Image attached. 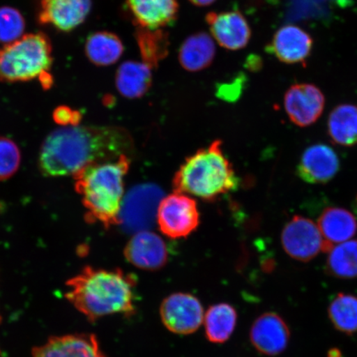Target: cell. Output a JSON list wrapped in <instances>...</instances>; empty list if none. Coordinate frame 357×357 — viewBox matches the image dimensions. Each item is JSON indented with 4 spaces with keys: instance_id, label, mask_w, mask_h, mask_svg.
I'll list each match as a JSON object with an SVG mask.
<instances>
[{
    "instance_id": "6da1fadb",
    "label": "cell",
    "mask_w": 357,
    "mask_h": 357,
    "mask_svg": "<svg viewBox=\"0 0 357 357\" xmlns=\"http://www.w3.org/2000/svg\"><path fill=\"white\" fill-rule=\"evenodd\" d=\"M132 150V138L123 128L61 127L44 141L39 166L47 176H75L91 165L129 155Z\"/></svg>"
},
{
    "instance_id": "7a4b0ae2",
    "label": "cell",
    "mask_w": 357,
    "mask_h": 357,
    "mask_svg": "<svg viewBox=\"0 0 357 357\" xmlns=\"http://www.w3.org/2000/svg\"><path fill=\"white\" fill-rule=\"evenodd\" d=\"M136 278L121 270L88 266L67 281L66 298L91 322L112 314L131 317L136 312Z\"/></svg>"
},
{
    "instance_id": "3957f363",
    "label": "cell",
    "mask_w": 357,
    "mask_h": 357,
    "mask_svg": "<svg viewBox=\"0 0 357 357\" xmlns=\"http://www.w3.org/2000/svg\"><path fill=\"white\" fill-rule=\"evenodd\" d=\"M130 167L128 155L87 167L75 176L88 220L105 227L118 225L123 199L124 178Z\"/></svg>"
},
{
    "instance_id": "277c9868",
    "label": "cell",
    "mask_w": 357,
    "mask_h": 357,
    "mask_svg": "<svg viewBox=\"0 0 357 357\" xmlns=\"http://www.w3.org/2000/svg\"><path fill=\"white\" fill-rule=\"evenodd\" d=\"M176 191L204 200H213L234 190L238 178L223 153L220 141L185 160L174 177Z\"/></svg>"
},
{
    "instance_id": "5b68a950",
    "label": "cell",
    "mask_w": 357,
    "mask_h": 357,
    "mask_svg": "<svg viewBox=\"0 0 357 357\" xmlns=\"http://www.w3.org/2000/svg\"><path fill=\"white\" fill-rule=\"evenodd\" d=\"M50 39L31 33L0 48V82H26L48 73L52 65Z\"/></svg>"
},
{
    "instance_id": "8992f818",
    "label": "cell",
    "mask_w": 357,
    "mask_h": 357,
    "mask_svg": "<svg viewBox=\"0 0 357 357\" xmlns=\"http://www.w3.org/2000/svg\"><path fill=\"white\" fill-rule=\"evenodd\" d=\"M162 199L163 192L158 186L145 184L134 187L123 197L118 225L134 234L149 230L158 218Z\"/></svg>"
},
{
    "instance_id": "52a82bcc",
    "label": "cell",
    "mask_w": 357,
    "mask_h": 357,
    "mask_svg": "<svg viewBox=\"0 0 357 357\" xmlns=\"http://www.w3.org/2000/svg\"><path fill=\"white\" fill-rule=\"evenodd\" d=\"M156 220L160 230L168 238H185L199 226L197 204L191 196L176 191L162 199Z\"/></svg>"
},
{
    "instance_id": "ba28073f",
    "label": "cell",
    "mask_w": 357,
    "mask_h": 357,
    "mask_svg": "<svg viewBox=\"0 0 357 357\" xmlns=\"http://www.w3.org/2000/svg\"><path fill=\"white\" fill-rule=\"evenodd\" d=\"M281 243L284 252L297 261H309L333 245L326 241L319 227L310 220L294 216L284 227Z\"/></svg>"
},
{
    "instance_id": "9c48e42d",
    "label": "cell",
    "mask_w": 357,
    "mask_h": 357,
    "mask_svg": "<svg viewBox=\"0 0 357 357\" xmlns=\"http://www.w3.org/2000/svg\"><path fill=\"white\" fill-rule=\"evenodd\" d=\"M160 315L169 331L180 335L197 331L204 318L202 303L195 296L185 293L172 294L165 298Z\"/></svg>"
},
{
    "instance_id": "30bf717a",
    "label": "cell",
    "mask_w": 357,
    "mask_h": 357,
    "mask_svg": "<svg viewBox=\"0 0 357 357\" xmlns=\"http://www.w3.org/2000/svg\"><path fill=\"white\" fill-rule=\"evenodd\" d=\"M324 105L323 92L314 84H294L285 93V111L290 121L298 127L314 124L322 115Z\"/></svg>"
},
{
    "instance_id": "8fae6325",
    "label": "cell",
    "mask_w": 357,
    "mask_h": 357,
    "mask_svg": "<svg viewBox=\"0 0 357 357\" xmlns=\"http://www.w3.org/2000/svg\"><path fill=\"white\" fill-rule=\"evenodd\" d=\"M91 8L92 0H41L38 20L68 33L83 24Z\"/></svg>"
},
{
    "instance_id": "7c38bea8",
    "label": "cell",
    "mask_w": 357,
    "mask_h": 357,
    "mask_svg": "<svg viewBox=\"0 0 357 357\" xmlns=\"http://www.w3.org/2000/svg\"><path fill=\"white\" fill-rule=\"evenodd\" d=\"M125 257L132 265L145 271H156L167 264L168 250L160 236L149 230L138 231L129 241Z\"/></svg>"
},
{
    "instance_id": "4fadbf2b",
    "label": "cell",
    "mask_w": 357,
    "mask_h": 357,
    "mask_svg": "<svg viewBox=\"0 0 357 357\" xmlns=\"http://www.w3.org/2000/svg\"><path fill=\"white\" fill-rule=\"evenodd\" d=\"M290 337L288 325L275 312H266L253 323L250 338L261 354L273 356L287 349Z\"/></svg>"
},
{
    "instance_id": "5bb4252c",
    "label": "cell",
    "mask_w": 357,
    "mask_h": 357,
    "mask_svg": "<svg viewBox=\"0 0 357 357\" xmlns=\"http://www.w3.org/2000/svg\"><path fill=\"white\" fill-rule=\"evenodd\" d=\"M206 20L213 38L229 50H240L251 39L252 31L248 22L238 11L211 13Z\"/></svg>"
},
{
    "instance_id": "9a60e30c",
    "label": "cell",
    "mask_w": 357,
    "mask_h": 357,
    "mask_svg": "<svg viewBox=\"0 0 357 357\" xmlns=\"http://www.w3.org/2000/svg\"><path fill=\"white\" fill-rule=\"evenodd\" d=\"M32 357H107L93 334L75 333L49 338L35 347Z\"/></svg>"
},
{
    "instance_id": "2e32d148",
    "label": "cell",
    "mask_w": 357,
    "mask_h": 357,
    "mask_svg": "<svg viewBox=\"0 0 357 357\" xmlns=\"http://www.w3.org/2000/svg\"><path fill=\"white\" fill-rule=\"evenodd\" d=\"M340 162L335 151L327 145L311 146L303 153L297 167V175L310 184H325L339 171Z\"/></svg>"
},
{
    "instance_id": "e0dca14e",
    "label": "cell",
    "mask_w": 357,
    "mask_h": 357,
    "mask_svg": "<svg viewBox=\"0 0 357 357\" xmlns=\"http://www.w3.org/2000/svg\"><path fill=\"white\" fill-rule=\"evenodd\" d=\"M312 47L309 33L298 26L288 25L276 32L268 50L284 63L296 64L309 57Z\"/></svg>"
},
{
    "instance_id": "ac0fdd59",
    "label": "cell",
    "mask_w": 357,
    "mask_h": 357,
    "mask_svg": "<svg viewBox=\"0 0 357 357\" xmlns=\"http://www.w3.org/2000/svg\"><path fill=\"white\" fill-rule=\"evenodd\" d=\"M132 20L141 29H162L175 21L177 0H126Z\"/></svg>"
},
{
    "instance_id": "d6986e66",
    "label": "cell",
    "mask_w": 357,
    "mask_h": 357,
    "mask_svg": "<svg viewBox=\"0 0 357 357\" xmlns=\"http://www.w3.org/2000/svg\"><path fill=\"white\" fill-rule=\"evenodd\" d=\"M151 69L144 61L123 62L116 73L115 84L119 92L130 100L144 96L153 82Z\"/></svg>"
},
{
    "instance_id": "ffe728a7",
    "label": "cell",
    "mask_w": 357,
    "mask_h": 357,
    "mask_svg": "<svg viewBox=\"0 0 357 357\" xmlns=\"http://www.w3.org/2000/svg\"><path fill=\"white\" fill-rule=\"evenodd\" d=\"M215 53V43L211 36L205 33H195L182 43L178 51V61L183 68L196 73L211 66Z\"/></svg>"
},
{
    "instance_id": "44dd1931",
    "label": "cell",
    "mask_w": 357,
    "mask_h": 357,
    "mask_svg": "<svg viewBox=\"0 0 357 357\" xmlns=\"http://www.w3.org/2000/svg\"><path fill=\"white\" fill-rule=\"evenodd\" d=\"M319 229L328 243H342L350 240L357 231L354 214L345 208H326L319 218Z\"/></svg>"
},
{
    "instance_id": "7402d4cb",
    "label": "cell",
    "mask_w": 357,
    "mask_h": 357,
    "mask_svg": "<svg viewBox=\"0 0 357 357\" xmlns=\"http://www.w3.org/2000/svg\"><path fill=\"white\" fill-rule=\"evenodd\" d=\"M124 52L123 44L117 35L101 31L89 35L86 43V54L93 65L109 66L116 63Z\"/></svg>"
},
{
    "instance_id": "603a6c76",
    "label": "cell",
    "mask_w": 357,
    "mask_h": 357,
    "mask_svg": "<svg viewBox=\"0 0 357 357\" xmlns=\"http://www.w3.org/2000/svg\"><path fill=\"white\" fill-rule=\"evenodd\" d=\"M328 132L335 144L352 146L357 144V106L341 105L330 114Z\"/></svg>"
},
{
    "instance_id": "cb8c5ba5",
    "label": "cell",
    "mask_w": 357,
    "mask_h": 357,
    "mask_svg": "<svg viewBox=\"0 0 357 357\" xmlns=\"http://www.w3.org/2000/svg\"><path fill=\"white\" fill-rule=\"evenodd\" d=\"M205 334L213 343H225L234 333L238 314L229 303H218L209 307L204 315Z\"/></svg>"
},
{
    "instance_id": "d4e9b609",
    "label": "cell",
    "mask_w": 357,
    "mask_h": 357,
    "mask_svg": "<svg viewBox=\"0 0 357 357\" xmlns=\"http://www.w3.org/2000/svg\"><path fill=\"white\" fill-rule=\"evenodd\" d=\"M327 270L334 278H357V240H348L328 252Z\"/></svg>"
},
{
    "instance_id": "484cf974",
    "label": "cell",
    "mask_w": 357,
    "mask_h": 357,
    "mask_svg": "<svg viewBox=\"0 0 357 357\" xmlns=\"http://www.w3.org/2000/svg\"><path fill=\"white\" fill-rule=\"evenodd\" d=\"M137 41L142 61L153 68L167 56L169 41L167 35L162 29H138Z\"/></svg>"
},
{
    "instance_id": "4316f807",
    "label": "cell",
    "mask_w": 357,
    "mask_h": 357,
    "mask_svg": "<svg viewBox=\"0 0 357 357\" xmlns=\"http://www.w3.org/2000/svg\"><path fill=\"white\" fill-rule=\"evenodd\" d=\"M328 315L338 331L352 334L357 332V297L339 294L328 307Z\"/></svg>"
},
{
    "instance_id": "83f0119b",
    "label": "cell",
    "mask_w": 357,
    "mask_h": 357,
    "mask_svg": "<svg viewBox=\"0 0 357 357\" xmlns=\"http://www.w3.org/2000/svg\"><path fill=\"white\" fill-rule=\"evenodd\" d=\"M25 20L17 8H0V43L10 44L22 37L25 30Z\"/></svg>"
},
{
    "instance_id": "f1b7e54d",
    "label": "cell",
    "mask_w": 357,
    "mask_h": 357,
    "mask_svg": "<svg viewBox=\"0 0 357 357\" xmlns=\"http://www.w3.org/2000/svg\"><path fill=\"white\" fill-rule=\"evenodd\" d=\"M19 146L10 138L0 136V181L8 180L20 167Z\"/></svg>"
},
{
    "instance_id": "f546056e",
    "label": "cell",
    "mask_w": 357,
    "mask_h": 357,
    "mask_svg": "<svg viewBox=\"0 0 357 357\" xmlns=\"http://www.w3.org/2000/svg\"><path fill=\"white\" fill-rule=\"evenodd\" d=\"M79 112L75 111L66 106H60L53 113V119L55 122L61 127L75 126L79 124Z\"/></svg>"
},
{
    "instance_id": "4dcf8cb0",
    "label": "cell",
    "mask_w": 357,
    "mask_h": 357,
    "mask_svg": "<svg viewBox=\"0 0 357 357\" xmlns=\"http://www.w3.org/2000/svg\"><path fill=\"white\" fill-rule=\"evenodd\" d=\"M189 1L195 6L204 7L211 6V4L215 2L216 0H189Z\"/></svg>"
},
{
    "instance_id": "1f68e13d",
    "label": "cell",
    "mask_w": 357,
    "mask_h": 357,
    "mask_svg": "<svg viewBox=\"0 0 357 357\" xmlns=\"http://www.w3.org/2000/svg\"><path fill=\"white\" fill-rule=\"evenodd\" d=\"M328 357H342L341 351L337 349L330 350Z\"/></svg>"
}]
</instances>
